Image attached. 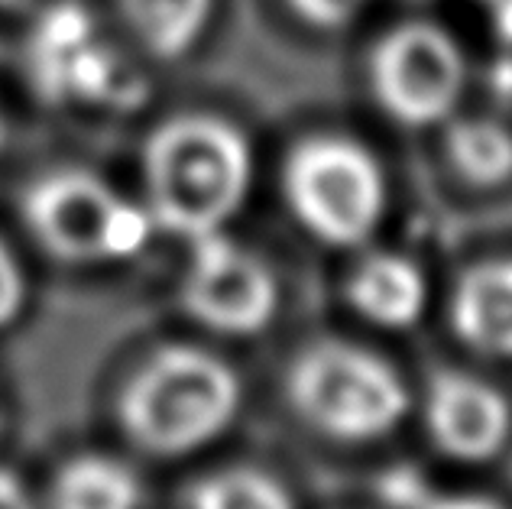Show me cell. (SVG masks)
<instances>
[{
    "instance_id": "cell-7",
    "label": "cell",
    "mask_w": 512,
    "mask_h": 509,
    "mask_svg": "<svg viewBox=\"0 0 512 509\" xmlns=\"http://www.w3.org/2000/svg\"><path fill=\"white\" fill-rule=\"evenodd\" d=\"M192 260L182 279V305L198 325L227 338L263 331L279 312L273 270L224 231L188 240Z\"/></svg>"
},
{
    "instance_id": "cell-3",
    "label": "cell",
    "mask_w": 512,
    "mask_h": 509,
    "mask_svg": "<svg viewBox=\"0 0 512 509\" xmlns=\"http://www.w3.org/2000/svg\"><path fill=\"white\" fill-rule=\"evenodd\" d=\"M292 409L334 441H376L409 415L412 396L399 370L350 341H318L292 360Z\"/></svg>"
},
{
    "instance_id": "cell-17",
    "label": "cell",
    "mask_w": 512,
    "mask_h": 509,
    "mask_svg": "<svg viewBox=\"0 0 512 509\" xmlns=\"http://www.w3.org/2000/svg\"><path fill=\"white\" fill-rule=\"evenodd\" d=\"M23 302H26V279L20 273L17 257L0 240V328L10 325L23 312Z\"/></svg>"
},
{
    "instance_id": "cell-5",
    "label": "cell",
    "mask_w": 512,
    "mask_h": 509,
    "mask_svg": "<svg viewBox=\"0 0 512 509\" xmlns=\"http://www.w3.org/2000/svg\"><path fill=\"white\" fill-rule=\"evenodd\" d=\"M39 247L62 263L127 260L146 247L153 218L85 169H59L39 179L23 202Z\"/></svg>"
},
{
    "instance_id": "cell-16",
    "label": "cell",
    "mask_w": 512,
    "mask_h": 509,
    "mask_svg": "<svg viewBox=\"0 0 512 509\" xmlns=\"http://www.w3.org/2000/svg\"><path fill=\"white\" fill-rule=\"evenodd\" d=\"M289 7L299 13L308 26L338 30V26H347L363 7H367V0H289Z\"/></svg>"
},
{
    "instance_id": "cell-10",
    "label": "cell",
    "mask_w": 512,
    "mask_h": 509,
    "mask_svg": "<svg viewBox=\"0 0 512 509\" xmlns=\"http://www.w3.org/2000/svg\"><path fill=\"white\" fill-rule=\"evenodd\" d=\"M347 302L376 328H412L428 305V279L415 260L393 250H376L350 270Z\"/></svg>"
},
{
    "instance_id": "cell-13",
    "label": "cell",
    "mask_w": 512,
    "mask_h": 509,
    "mask_svg": "<svg viewBox=\"0 0 512 509\" xmlns=\"http://www.w3.org/2000/svg\"><path fill=\"white\" fill-rule=\"evenodd\" d=\"M133 36L159 59H179L198 43L214 0H117Z\"/></svg>"
},
{
    "instance_id": "cell-15",
    "label": "cell",
    "mask_w": 512,
    "mask_h": 509,
    "mask_svg": "<svg viewBox=\"0 0 512 509\" xmlns=\"http://www.w3.org/2000/svg\"><path fill=\"white\" fill-rule=\"evenodd\" d=\"M380 497L389 509H506L490 497L474 493H438L419 471L399 467L380 477Z\"/></svg>"
},
{
    "instance_id": "cell-11",
    "label": "cell",
    "mask_w": 512,
    "mask_h": 509,
    "mask_svg": "<svg viewBox=\"0 0 512 509\" xmlns=\"http://www.w3.org/2000/svg\"><path fill=\"white\" fill-rule=\"evenodd\" d=\"M143 484L124 461L78 454L52 480L49 509H140Z\"/></svg>"
},
{
    "instance_id": "cell-4",
    "label": "cell",
    "mask_w": 512,
    "mask_h": 509,
    "mask_svg": "<svg viewBox=\"0 0 512 509\" xmlns=\"http://www.w3.org/2000/svg\"><path fill=\"white\" fill-rule=\"evenodd\" d=\"M282 189L299 224L331 247L367 244L389 205L380 159L338 133H315L295 146Z\"/></svg>"
},
{
    "instance_id": "cell-8",
    "label": "cell",
    "mask_w": 512,
    "mask_h": 509,
    "mask_svg": "<svg viewBox=\"0 0 512 509\" xmlns=\"http://www.w3.org/2000/svg\"><path fill=\"white\" fill-rule=\"evenodd\" d=\"M425 428L441 454L480 464L512 435V406L493 383L464 370H438L425 390Z\"/></svg>"
},
{
    "instance_id": "cell-14",
    "label": "cell",
    "mask_w": 512,
    "mask_h": 509,
    "mask_svg": "<svg viewBox=\"0 0 512 509\" xmlns=\"http://www.w3.org/2000/svg\"><path fill=\"white\" fill-rule=\"evenodd\" d=\"M188 509H295L292 493L256 467H224L188 490Z\"/></svg>"
},
{
    "instance_id": "cell-18",
    "label": "cell",
    "mask_w": 512,
    "mask_h": 509,
    "mask_svg": "<svg viewBox=\"0 0 512 509\" xmlns=\"http://www.w3.org/2000/svg\"><path fill=\"white\" fill-rule=\"evenodd\" d=\"M0 509H36L26 484L7 467H0Z\"/></svg>"
},
{
    "instance_id": "cell-6",
    "label": "cell",
    "mask_w": 512,
    "mask_h": 509,
    "mask_svg": "<svg viewBox=\"0 0 512 509\" xmlns=\"http://www.w3.org/2000/svg\"><path fill=\"white\" fill-rule=\"evenodd\" d=\"M370 88L402 127L448 124L467 91L464 49L438 23H399L370 52Z\"/></svg>"
},
{
    "instance_id": "cell-1",
    "label": "cell",
    "mask_w": 512,
    "mask_h": 509,
    "mask_svg": "<svg viewBox=\"0 0 512 509\" xmlns=\"http://www.w3.org/2000/svg\"><path fill=\"white\" fill-rule=\"evenodd\" d=\"M143 179L156 227L185 240L218 234L250 195V140L214 114L169 117L143 146Z\"/></svg>"
},
{
    "instance_id": "cell-2",
    "label": "cell",
    "mask_w": 512,
    "mask_h": 509,
    "mask_svg": "<svg viewBox=\"0 0 512 509\" xmlns=\"http://www.w3.org/2000/svg\"><path fill=\"white\" fill-rule=\"evenodd\" d=\"M240 409L237 370L192 344H166L120 393L124 435L156 458H182L227 432Z\"/></svg>"
},
{
    "instance_id": "cell-12",
    "label": "cell",
    "mask_w": 512,
    "mask_h": 509,
    "mask_svg": "<svg viewBox=\"0 0 512 509\" xmlns=\"http://www.w3.org/2000/svg\"><path fill=\"white\" fill-rule=\"evenodd\" d=\"M444 153L454 172L477 189H496L512 179V130L493 117H451Z\"/></svg>"
},
{
    "instance_id": "cell-9",
    "label": "cell",
    "mask_w": 512,
    "mask_h": 509,
    "mask_svg": "<svg viewBox=\"0 0 512 509\" xmlns=\"http://www.w3.org/2000/svg\"><path fill=\"white\" fill-rule=\"evenodd\" d=\"M451 328L487 357H512V257L483 260L457 276Z\"/></svg>"
}]
</instances>
